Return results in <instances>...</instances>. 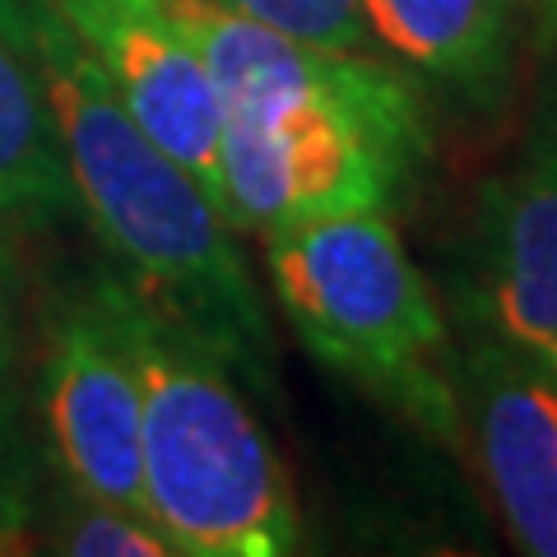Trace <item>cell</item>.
<instances>
[{
    "mask_svg": "<svg viewBox=\"0 0 557 557\" xmlns=\"http://www.w3.org/2000/svg\"><path fill=\"white\" fill-rule=\"evenodd\" d=\"M0 28L38 70L75 200L126 260L135 288L196 330L233 372L270 386V321L214 190L139 131L51 0H0Z\"/></svg>",
    "mask_w": 557,
    "mask_h": 557,
    "instance_id": "6da1fadb",
    "label": "cell"
},
{
    "mask_svg": "<svg viewBox=\"0 0 557 557\" xmlns=\"http://www.w3.org/2000/svg\"><path fill=\"white\" fill-rule=\"evenodd\" d=\"M139 368L145 516L186 557H278L302 544L298 502L233 368L135 284H108Z\"/></svg>",
    "mask_w": 557,
    "mask_h": 557,
    "instance_id": "7a4b0ae2",
    "label": "cell"
},
{
    "mask_svg": "<svg viewBox=\"0 0 557 557\" xmlns=\"http://www.w3.org/2000/svg\"><path fill=\"white\" fill-rule=\"evenodd\" d=\"M274 298L307 354L418 432L456 442L460 362L442 302L391 209H344L265 233Z\"/></svg>",
    "mask_w": 557,
    "mask_h": 557,
    "instance_id": "3957f363",
    "label": "cell"
},
{
    "mask_svg": "<svg viewBox=\"0 0 557 557\" xmlns=\"http://www.w3.org/2000/svg\"><path fill=\"white\" fill-rule=\"evenodd\" d=\"M423 149V116L325 98L233 108L219 131L214 196L233 228L265 237L344 209H391Z\"/></svg>",
    "mask_w": 557,
    "mask_h": 557,
    "instance_id": "277c9868",
    "label": "cell"
},
{
    "mask_svg": "<svg viewBox=\"0 0 557 557\" xmlns=\"http://www.w3.org/2000/svg\"><path fill=\"white\" fill-rule=\"evenodd\" d=\"M47 418L75 493L145 516V479H139L145 399L108 284H98L89 302L70 307L57 321L47 358Z\"/></svg>",
    "mask_w": 557,
    "mask_h": 557,
    "instance_id": "5b68a950",
    "label": "cell"
},
{
    "mask_svg": "<svg viewBox=\"0 0 557 557\" xmlns=\"http://www.w3.org/2000/svg\"><path fill=\"white\" fill-rule=\"evenodd\" d=\"M51 5L94 51L139 131L159 139L172 159L214 190L223 102L172 10L163 0H51Z\"/></svg>",
    "mask_w": 557,
    "mask_h": 557,
    "instance_id": "8992f818",
    "label": "cell"
},
{
    "mask_svg": "<svg viewBox=\"0 0 557 557\" xmlns=\"http://www.w3.org/2000/svg\"><path fill=\"white\" fill-rule=\"evenodd\" d=\"M460 386L483 474L516 544L557 557V372L483 325L469 339Z\"/></svg>",
    "mask_w": 557,
    "mask_h": 557,
    "instance_id": "52a82bcc",
    "label": "cell"
},
{
    "mask_svg": "<svg viewBox=\"0 0 557 557\" xmlns=\"http://www.w3.org/2000/svg\"><path fill=\"white\" fill-rule=\"evenodd\" d=\"M483 325L525 354L557 362V131L487 186L483 200Z\"/></svg>",
    "mask_w": 557,
    "mask_h": 557,
    "instance_id": "ba28073f",
    "label": "cell"
},
{
    "mask_svg": "<svg viewBox=\"0 0 557 557\" xmlns=\"http://www.w3.org/2000/svg\"><path fill=\"white\" fill-rule=\"evenodd\" d=\"M372 38L469 102H493L525 33V0H362Z\"/></svg>",
    "mask_w": 557,
    "mask_h": 557,
    "instance_id": "9c48e42d",
    "label": "cell"
},
{
    "mask_svg": "<svg viewBox=\"0 0 557 557\" xmlns=\"http://www.w3.org/2000/svg\"><path fill=\"white\" fill-rule=\"evenodd\" d=\"M75 200L38 70L0 28V223H47Z\"/></svg>",
    "mask_w": 557,
    "mask_h": 557,
    "instance_id": "30bf717a",
    "label": "cell"
},
{
    "mask_svg": "<svg viewBox=\"0 0 557 557\" xmlns=\"http://www.w3.org/2000/svg\"><path fill=\"white\" fill-rule=\"evenodd\" d=\"M219 5L251 14L260 24L330 51L372 57V42H376L368 14H362V0H219Z\"/></svg>",
    "mask_w": 557,
    "mask_h": 557,
    "instance_id": "8fae6325",
    "label": "cell"
},
{
    "mask_svg": "<svg viewBox=\"0 0 557 557\" xmlns=\"http://www.w3.org/2000/svg\"><path fill=\"white\" fill-rule=\"evenodd\" d=\"M61 553L79 557H168V539L149 525L139 511L112 507V502H94L75 493L65 525H61Z\"/></svg>",
    "mask_w": 557,
    "mask_h": 557,
    "instance_id": "7c38bea8",
    "label": "cell"
},
{
    "mask_svg": "<svg viewBox=\"0 0 557 557\" xmlns=\"http://www.w3.org/2000/svg\"><path fill=\"white\" fill-rule=\"evenodd\" d=\"M24 525H28V502L14 483L10 465H5V442H0V553L14 548L24 539Z\"/></svg>",
    "mask_w": 557,
    "mask_h": 557,
    "instance_id": "4fadbf2b",
    "label": "cell"
},
{
    "mask_svg": "<svg viewBox=\"0 0 557 557\" xmlns=\"http://www.w3.org/2000/svg\"><path fill=\"white\" fill-rule=\"evenodd\" d=\"M14 358V302H10V265L0 251V368Z\"/></svg>",
    "mask_w": 557,
    "mask_h": 557,
    "instance_id": "5bb4252c",
    "label": "cell"
},
{
    "mask_svg": "<svg viewBox=\"0 0 557 557\" xmlns=\"http://www.w3.org/2000/svg\"><path fill=\"white\" fill-rule=\"evenodd\" d=\"M525 24L534 28L539 47H557V0H525Z\"/></svg>",
    "mask_w": 557,
    "mask_h": 557,
    "instance_id": "9a60e30c",
    "label": "cell"
},
{
    "mask_svg": "<svg viewBox=\"0 0 557 557\" xmlns=\"http://www.w3.org/2000/svg\"><path fill=\"white\" fill-rule=\"evenodd\" d=\"M553 372H557V362H553Z\"/></svg>",
    "mask_w": 557,
    "mask_h": 557,
    "instance_id": "2e32d148",
    "label": "cell"
}]
</instances>
